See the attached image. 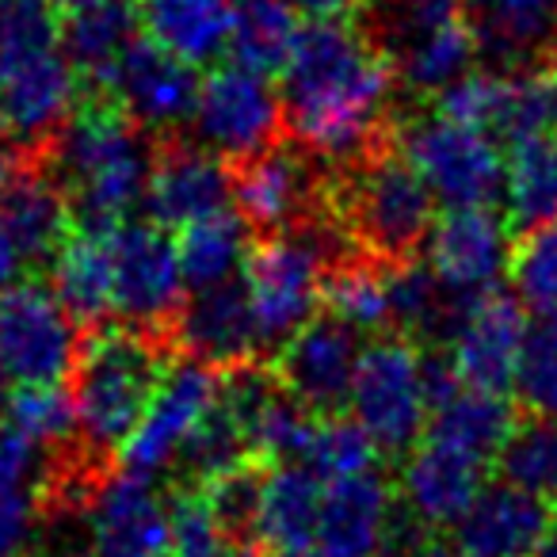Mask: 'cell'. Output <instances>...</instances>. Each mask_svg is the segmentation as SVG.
Returning <instances> with one entry per match:
<instances>
[{"mask_svg":"<svg viewBox=\"0 0 557 557\" xmlns=\"http://www.w3.org/2000/svg\"><path fill=\"white\" fill-rule=\"evenodd\" d=\"M39 157L70 195L77 225L92 230L123 222L138 202H146L157 161L149 131L108 100L73 111Z\"/></svg>","mask_w":557,"mask_h":557,"instance_id":"7a4b0ae2","label":"cell"},{"mask_svg":"<svg viewBox=\"0 0 557 557\" xmlns=\"http://www.w3.org/2000/svg\"><path fill=\"white\" fill-rule=\"evenodd\" d=\"M379 455L382 450L374 447L371 435L351 417H321L302 462L310 466L321 481H341V478H356V473L374 470Z\"/></svg>","mask_w":557,"mask_h":557,"instance_id":"b9f144b4","label":"cell"},{"mask_svg":"<svg viewBox=\"0 0 557 557\" xmlns=\"http://www.w3.org/2000/svg\"><path fill=\"white\" fill-rule=\"evenodd\" d=\"M325 306L336 321L351 325L356 333H382L394 325V302H389V268L379 263H341L329 275Z\"/></svg>","mask_w":557,"mask_h":557,"instance_id":"8d00e7d4","label":"cell"},{"mask_svg":"<svg viewBox=\"0 0 557 557\" xmlns=\"http://www.w3.org/2000/svg\"><path fill=\"white\" fill-rule=\"evenodd\" d=\"M394 534V493L379 470L325 481L318 523L321 557H386Z\"/></svg>","mask_w":557,"mask_h":557,"instance_id":"7402d4cb","label":"cell"},{"mask_svg":"<svg viewBox=\"0 0 557 557\" xmlns=\"http://www.w3.org/2000/svg\"><path fill=\"white\" fill-rule=\"evenodd\" d=\"M397 153L412 164L443 210L493 207L504 187L500 138L443 111L420 115L401 126Z\"/></svg>","mask_w":557,"mask_h":557,"instance_id":"8992f818","label":"cell"},{"mask_svg":"<svg viewBox=\"0 0 557 557\" xmlns=\"http://www.w3.org/2000/svg\"><path fill=\"white\" fill-rule=\"evenodd\" d=\"M88 557H172V500L157 493L153 478L119 466L100 481L85 508Z\"/></svg>","mask_w":557,"mask_h":557,"instance_id":"9a60e30c","label":"cell"},{"mask_svg":"<svg viewBox=\"0 0 557 557\" xmlns=\"http://www.w3.org/2000/svg\"><path fill=\"white\" fill-rule=\"evenodd\" d=\"M9 424L24 432L32 443L54 455L58 447H70L77 440V409H73V389L62 382H39V386H16L9 394Z\"/></svg>","mask_w":557,"mask_h":557,"instance_id":"74e56055","label":"cell"},{"mask_svg":"<svg viewBox=\"0 0 557 557\" xmlns=\"http://www.w3.org/2000/svg\"><path fill=\"white\" fill-rule=\"evenodd\" d=\"M435 100H440L443 115L481 126L493 138H504L508 146L549 131V108L542 81L519 70H470Z\"/></svg>","mask_w":557,"mask_h":557,"instance_id":"ffe728a7","label":"cell"},{"mask_svg":"<svg viewBox=\"0 0 557 557\" xmlns=\"http://www.w3.org/2000/svg\"><path fill=\"white\" fill-rule=\"evenodd\" d=\"M27 157H32V153H24V149H20V141L9 134V126L0 123V184H4V180H9L12 172L27 161Z\"/></svg>","mask_w":557,"mask_h":557,"instance_id":"f5cc1de1","label":"cell"},{"mask_svg":"<svg viewBox=\"0 0 557 557\" xmlns=\"http://www.w3.org/2000/svg\"><path fill=\"white\" fill-rule=\"evenodd\" d=\"M329 275H333V237L318 230L271 233L252 248L240 287L252 306L263 348H283L298 329L318 318L325 302Z\"/></svg>","mask_w":557,"mask_h":557,"instance_id":"5b68a950","label":"cell"},{"mask_svg":"<svg viewBox=\"0 0 557 557\" xmlns=\"http://www.w3.org/2000/svg\"><path fill=\"white\" fill-rule=\"evenodd\" d=\"M164 374V359L146 329H103L81 348L73 367V409L85 455H119L138 428Z\"/></svg>","mask_w":557,"mask_h":557,"instance_id":"3957f363","label":"cell"},{"mask_svg":"<svg viewBox=\"0 0 557 557\" xmlns=\"http://www.w3.org/2000/svg\"><path fill=\"white\" fill-rule=\"evenodd\" d=\"M325 481L306 462H275L260 481L252 542L263 549H313L321 523Z\"/></svg>","mask_w":557,"mask_h":557,"instance_id":"4316f807","label":"cell"},{"mask_svg":"<svg viewBox=\"0 0 557 557\" xmlns=\"http://www.w3.org/2000/svg\"><path fill=\"white\" fill-rule=\"evenodd\" d=\"M462 16L481 54L519 70L557 47V0H462Z\"/></svg>","mask_w":557,"mask_h":557,"instance_id":"484cf974","label":"cell"},{"mask_svg":"<svg viewBox=\"0 0 557 557\" xmlns=\"http://www.w3.org/2000/svg\"><path fill=\"white\" fill-rule=\"evenodd\" d=\"M554 523H557V511H554Z\"/></svg>","mask_w":557,"mask_h":557,"instance_id":"94428289","label":"cell"},{"mask_svg":"<svg viewBox=\"0 0 557 557\" xmlns=\"http://www.w3.org/2000/svg\"><path fill=\"white\" fill-rule=\"evenodd\" d=\"M488 466L493 462L424 432V440L405 455L401 478H397V496H401L405 516L424 531L455 527L458 516L485 488Z\"/></svg>","mask_w":557,"mask_h":557,"instance_id":"e0dca14e","label":"cell"},{"mask_svg":"<svg viewBox=\"0 0 557 557\" xmlns=\"http://www.w3.org/2000/svg\"><path fill=\"white\" fill-rule=\"evenodd\" d=\"M554 539V511L546 496L500 481L485 485L478 500L450 527V542L462 557H539Z\"/></svg>","mask_w":557,"mask_h":557,"instance_id":"d6986e66","label":"cell"},{"mask_svg":"<svg viewBox=\"0 0 557 557\" xmlns=\"http://www.w3.org/2000/svg\"><path fill=\"white\" fill-rule=\"evenodd\" d=\"M111 260V306L115 318L131 329L169 325L184 306L187 278L180 268L176 240L157 222H111L103 225Z\"/></svg>","mask_w":557,"mask_h":557,"instance_id":"9c48e42d","label":"cell"},{"mask_svg":"<svg viewBox=\"0 0 557 557\" xmlns=\"http://www.w3.org/2000/svg\"><path fill=\"white\" fill-rule=\"evenodd\" d=\"M287 126L283 88L260 70L225 62L199 81L191 131L195 141L225 161H248L275 146L278 131Z\"/></svg>","mask_w":557,"mask_h":557,"instance_id":"ba28073f","label":"cell"},{"mask_svg":"<svg viewBox=\"0 0 557 557\" xmlns=\"http://www.w3.org/2000/svg\"><path fill=\"white\" fill-rule=\"evenodd\" d=\"M504 218L523 230L557 218V131L511 141L504 153Z\"/></svg>","mask_w":557,"mask_h":557,"instance_id":"836d02e7","label":"cell"},{"mask_svg":"<svg viewBox=\"0 0 557 557\" xmlns=\"http://www.w3.org/2000/svg\"><path fill=\"white\" fill-rule=\"evenodd\" d=\"M511 389L531 417L557 420V310L531 318Z\"/></svg>","mask_w":557,"mask_h":557,"instance_id":"f35d334b","label":"cell"},{"mask_svg":"<svg viewBox=\"0 0 557 557\" xmlns=\"http://www.w3.org/2000/svg\"><path fill=\"white\" fill-rule=\"evenodd\" d=\"M230 202L233 176L225 172V157L195 141V146H169L164 153H157L141 207L164 230H184L187 222L214 214Z\"/></svg>","mask_w":557,"mask_h":557,"instance_id":"d4e9b609","label":"cell"},{"mask_svg":"<svg viewBox=\"0 0 557 557\" xmlns=\"http://www.w3.org/2000/svg\"><path fill=\"white\" fill-rule=\"evenodd\" d=\"M50 290L77 318V325H103L115 318L111 306V260L103 225H77L62 252L50 260Z\"/></svg>","mask_w":557,"mask_h":557,"instance_id":"4dcf8cb0","label":"cell"},{"mask_svg":"<svg viewBox=\"0 0 557 557\" xmlns=\"http://www.w3.org/2000/svg\"><path fill=\"white\" fill-rule=\"evenodd\" d=\"M62 47V24L50 0H0V58Z\"/></svg>","mask_w":557,"mask_h":557,"instance_id":"bcb514c9","label":"cell"},{"mask_svg":"<svg viewBox=\"0 0 557 557\" xmlns=\"http://www.w3.org/2000/svg\"><path fill=\"white\" fill-rule=\"evenodd\" d=\"M508 278L516 298L534 313L557 310V218L523 233V240L511 248Z\"/></svg>","mask_w":557,"mask_h":557,"instance_id":"7bdbcfd3","label":"cell"},{"mask_svg":"<svg viewBox=\"0 0 557 557\" xmlns=\"http://www.w3.org/2000/svg\"><path fill=\"white\" fill-rule=\"evenodd\" d=\"M172 333L187 356L214 371L245 367L252 363L256 351H263L260 329H256L252 306L240 283L191 290V298H184V306L172 318Z\"/></svg>","mask_w":557,"mask_h":557,"instance_id":"44dd1931","label":"cell"},{"mask_svg":"<svg viewBox=\"0 0 557 557\" xmlns=\"http://www.w3.org/2000/svg\"><path fill=\"white\" fill-rule=\"evenodd\" d=\"M447 359H428L409 336H379L363 344L351 382V420L382 455H409L432 424V409L455 386Z\"/></svg>","mask_w":557,"mask_h":557,"instance_id":"277c9868","label":"cell"},{"mask_svg":"<svg viewBox=\"0 0 557 557\" xmlns=\"http://www.w3.org/2000/svg\"><path fill=\"white\" fill-rule=\"evenodd\" d=\"M508 218L493 207H458L435 218L424 240V263L455 302L496 290L511 268Z\"/></svg>","mask_w":557,"mask_h":557,"instance_id":"7c38bea8","label":"cell"},{"mask_svg":"<svg viewBox=\"0 0 557 557\" xmlns=\"http://www.w3.org/2000/svg\"><path fill=\"white\" fill-rule=\"evenodd\" d=\"M539 557H557V531H554V539L546 542V546H542V554Z\"/></svg>","mask_w":557,"mask_h":557,"instance_id":"680465c9","label":"cell"},{"mask_svg":"<svg viewBox=\"0 0 557 557\" xmlns=\"http://www.w3.org/2000/svg\"><path fill=\"white\" fill-rule=\"evenodd\" d=\"M389 302H394V325L409 333H440L455 321V310H450L455 298L440 287L428 263H389Z\"/></svg>","mask_w":557,"mask_h":557,"instance_id":"60d3db41","label":"cell"},{"mask_svg":"<svg viewBox=\"0 0 557 557\" xmlns=\"http://www.w3.org/2000/svg\"><path fill=\"white\" fill-rule=\"evenodd\" d=\"M351 325L329 318H313L306 329H298L283 348H278V382L295 394L306 409L313 412H336L348 405L356 367L363 356V344Z\"/></svg>","mask_w":557,"mask_h":557,"instance_id":"ac0fdd59","label":"cell"},{"mask_svg":"<svg viewBox=\"0 0 557 557\" xmlns=\"http://www.w3.org/2000/svg\"><path fill=\"white\" fill-rule=\"evenodd\" d=\"M0 222L9 225L27 263H50L77 230L70 195L39 153L0 184Z\"/></svg>","mask_w":557,"mask_h":557,"instance_id":"cb8c5ba5","label":"cell"},{"mask_svg":"<svg viewBox=\"0 0 557 557\" xmlns=\"http://www.w3.org/2000/svg\"><path fill=\"white\" fill-rule=\"evenodd\" d=\"M248 455H252V447H248L245 428H240L237 420L230 417V409L218 401V409L210 412V417L202 420L199 432L191 435V443H187L180 466H184L195 481L210 485V481H218V478H225V473L248 466Z\"/></svg>","mask_w":557,"mask_h":557,"instance_id":"ee69618b","label":"cell"},{"mask_svg":"<svg viewBox=\"0 0 557 557\" xmlns=\"http://www.w3.org/2000/svg\"><path fill=\"white\" fill-rule=\"evenodd\" d=\"M24 252H20V245L12 240L9 225L0 222V295L9 287H16L20 283V271H24Z\"/></svg>","mask_w":557,"mask_h":557,"instance_id":"816d5d0a","label":"cell"},{"mask_svg":"<svg viewBox=\"0 0 557 557\" xmlns=\"http://www.w3.org/2000/svg\"><path fill=\"white\" fill-rule=\"evenodd\" d=\"M298 12L310 16V24H344L351 20L367 0H295Z\"/></svg>","mask_w":557,"mask_h":557,"instance_id":"f907efd6","label":"cell"},{"mask_svg":"<svg viewBox=\"0 0 557 557\" xmlns=\"http://www.w3.org/2000/svg\"><path fill=\"white\" fill-rule=\"evenodd\" d=\"M298 35H302V12L295 0H233L225 54L230 62L275 77L295 54Z\"/></svg>","mask_w":557,"mask_h":557,"instance_id":"e575fe53","label":"cell"},{"mask_svg":"<svg viewBox=\"0 0 557 557\" xmlns=\"http://www.w3.org/2000/svg\"><path fill=\"white\" fill-rule=\"evenodd\" d=\"M9 405V379H4V371H0V409Z\"/></svg>","mask_w":557,"mask_h":557,"instance_id":"6f0895ef","label":"cell"},{"mask_svg":"<svg viewBox=\"0 0 557 557\" xmlns=\"http://www.w3.org/2000/svg\"><path fill=\"white\" fill-rule=\"evenodd\" d=\"M77 318L47 283H16L0 295V371L16 386L62 382L81 359Z\"/></svg>","mask_w":557,"mask_h":557,"instance_id":"8fae6325","label":"cell"},{"mask_svg":"<svg viewBox=\"0 0 557 557\" xmlns=\"http://www.w3.org/2000/svg\"><path fill=\"white\" fill-rule=\"evenodd\" d=\"M47 478L50 450L12 424H0V557L24 554L39 531Z\"/></svg>","mask_w":557,"mask_h":557,"instance_id":"83f0119b","label":"cell"},{"mask_svg":"<svg viewBox=\"0 0 557 557\" xmlns=\"http://www.w3.org/2000/svg\"><path fill=\"white\" fill-rule=\"evenodd\" d=\"M318 176L306 153L283 146H268L263 153L240 161L233 176V207L252 230L283 233L295 230L313 207Z\"/></svg>","mask_w":557,"mask_h":557,"instance_id":"603a6c76","label":"cell"},{"mask_svg":"<svg viewBox=\"0 0 557 557\" xmlns=\"http://www.w3.org/2000/svg\"><path fill=\"white\" fill-rule=\"evenodd\" d=\"M263 557H321L318 549H268Z\"/></svg>","mask_w":557,"mask_h":557,"instance_id":"9f6ffc18","label":"cell"},{"mask_svg":"<svg viewBox=\"0 0 557 557\" xmlns=\"http://www.w3.org/2000/svg\"><path fill=\"white\" fill-rule=\"evenodd\" d=\"M412 523V519H409ZM394 557H462V549L455 542H443V539H432L420 523H412L409 531L401 534V554Z\"/></svg>","mask_w":557,"mask_h":557,"instance_id":"681fc988","label":"cell"},{"mask_svg":"<svg viewBox=\"0 0 557 557\" xmlns=\"http://www.w3.org/2000/svg\"><path fill=\"white\" fill-rule=\"evenodd\" d=\"M81 73L62 47L0 58V123L24 153H42L77 111Z\"/></svg>","mask_w":557,"mask_h":557,"instance_id":"4fadbf2b","label":"cell"},{"mask_svg":"<svg viewBox=\"0 0 557 557\" xmlns=\"http://www.w3.org/2000/svg\"><path fill=\"white\" fill-rule=\"evenodd\" d=\"M218 401H222V379L214 367L191 356L164 367L138 428L119 450V466L141 478H161L164 470L180 466L191 435L218 409Z\"/></svg>","mask_w":557,"mask_h":557,"instance_id":"30bf717a","label":"cell"},{"mask_svg":"<svg viewBox=\"0 0 557 557\" xmlns=\"http://www.w3.org/2000/svg\"><path fill=\"white\" fill-rule=\"evenodd\" d=\"M16 557H42V554H16Z\"/></svg>","mask_w":557,"mask_h":557,"instance_id":"91938a15","label":"cell"},{"mask_svg":"<svg viewBox=\"0 0 557 557\" xmlns=\"http://www.w3.org/2000/svg\"><path fill=\"white\" fill-rule=\"evenodd\" d=\"M58 12H81V9H92V4H108V0H50Z\"/></svg>","mask_w":557,"mask_h":557,"instance_id":"11a10c76","label":"cell"},{"mask_svg":"<svg viewBox=\"0 0 557 557\" xmlns=\"http://www.w3.org/2000/svg\"><path fill=\"white\" fill-rule=\"evenodd\" d=\"M478 54L481 47L466 16H455L447 24L420 27V32L397 39V77L412 92L440 96L473 70Z\"/></svg>","mask_w":557,"mask_h":557,"instance_id":"d6a6232c","label":"cell"},{"mask_svg":"<svg viewBox=\"0 0 557 557\" xmlns=\"http://www.w3.org/2000/svg\"><path fill=\"white\" fill-rule=\"evenodd\" d=\"M233 0H138L146 39L191 65L218 62L230 47Z\"/></svg>","mask_w":557,"mask_h":557,"instance_id":"f1b7e54d","label":"cell"},{"mask_svg":"<svg viewBox=\"0 0 557 557\" xmlns=\"http://www.w3.org/2000/svg\"><path fill=\"white\" fill-rule=\"evenodd\" d=\"M172 557H237V542L225 534L202 493L172 500Z\"/></svg>","mask_w":557,"mask_h":557,"instance_id":"f6af8a7d","label":"cell"},{"mask_svg":"<svg viewBox=\"0 0 557 557\" xmlns=\"http://www.w3.org/2000/svg\"><path fill=\"white\" fill-rule=\"evenodd\" d=\"M260 473L240 466V470L225 473V478L210 481L207 485V500L214 508L218 523L225 527L233 542H248L256 531V508H260Z\"/></svg>","mask_w":557,"mask_h":557,"instance_id":"7dc6e473","label":"cell"},{"mask_svg":"<svg viewBox=\"0 0 557 557\" xmlns=\"http://www.w3.org/2000/svg\"><path fill=\"white\" fill-rule=\"evenodd\" d=\"M283 108L298 146L329 161L371 149L394 103L397 70L359 27L310 24L283 65Z\"/></svg>","mask_w":557,"mask_h":557,"instance_id":"6da1fadb","label":"cell"},{"mask_svg":"<svg viewBox=\"0 0 557 557\" xmlns=\"http://www.w3.org/2000/svg\"><path fill=\"white\" fill-rule=\"evenodd\" d=\"M496 466L511 485L546 496V500L557 496V420L534 417L527 424H516Z\"/></svg>","mask_w":557,"mask_h":557,"instance_id":"ab89813d","label":"cell"},{"mask_svg":"<svg viewBox=\"0 0 557 557\" xmlns=\"http://www.w3.org/2000/svg\"><path fill=\"white\" fill-rule=\"evenodd\" d=\"M379 4L394 39H405V35L420 32V27H435L462 16V0H379Z\"/></svg>","mask_w":557,"mask_h":557,"instance_id":"c3c4849f","label":"cell"},{"mask_svg":"<svg viewBox=\"0 0 557 557\" xmlns=\"http://www.w3.org/2000/svg\"><path fill=\"white\" fill-rule=\"evenodd\" d=\"M195 70L199 65L157 47L153 39H134L96 88L103 92V100L115 103L123 115H131L141 131L169 134L191 123L195 96H199V73Z\"/></svg>","mask_w":557,"mask_h":557,"instance_id":"5bb4252c","label":"cell"},{"mask_svg":"<svg viewBox=\"0 0 557 557\" xmlns=\"http://www.w3.org/2000/svg\"><path fill=\"white\" fill-rule=\"evenodd\" d=\"M176 252L187 290L237 283L248 256H252V225L240 218L237 207H222L214 214L187 222L176 237Z\"/></svg>","mask_w":557,"mask_h":557,"instance_id":"f546056e","label":"cell"},{"mask_svg":"<svg viewBox=\"0 0 557 557\" xmlns=\"http://www.w3.org/2000/svg\"><path fill=\"white\" fill-rule=\"evenodd\" d=\"M138 9H131V0L92 4V9L70 12V20L62 24V50L77 65L81 81L100 85L111 65L123 58V50L138 39Z\"/></svg>","mask_w":557,"mask_h":557,"instance_id":"d590c367","label":"cell"},{"mask_svg":"<svg viewBox=\"0 0 557 557\" xmlns=\"http://www.w3.org/2000/svg\"><path fill=\"white\" fill-rule=\"evenodd\" d=\"M432 191L412 172L401 153H379L363 161L344 184V222L348 230L389 260H405L417 245H424L435 225Z\"/></svg>","mask_w":557,"mask_h":557,"instance_id":"52a82bcc","label":"cell"},{"mask_svg":"<svg viewBox=\"0 0 557 557\" xmlns=\"http://www.w3.org/2000/svg\"><path fill=\"white\" fill-rule=\"evenodd\" d=\"M428 432L440 440L455 443V447L470 450V455L496 462L508 443V435L516 432V409L508 405V397L496 389H478V386H455L435 401L432 424Z\"/></svg>","mask_w":557,"mask_h":557,"instance_id":"1f68e13d","label":"cell"},{"mask_svg":"<svg viewBox=\"0 0 557 557\" xmlns=\"http://www.w3.org/2000/svg\"><path fill=\"white\" fill-rule=\"evenodd\" d=\"M542 92H546V108H549V126L557 131V47L546 54V70L539 73Z\"/></svg>","mask_w":557,"mask_h":557,"instance_id":"db71d44e","label":"cell"},{"mask_svg":"<svg viewBox=\"0 0 557 557\" xmlns=\"http://www.w3.org/2000/svg\"><path fill=\"white\" fill-rule=\"evenodd\" d=\"M523 302L504 290H488L481 298L462 302L447 329V367L462 386L478 389H504L516 382V367L527 341Z\"/></svg>","mask_w":557,"mask_h":557,"instance_id":"2e32d148","label":"cell"}]
</instances>
